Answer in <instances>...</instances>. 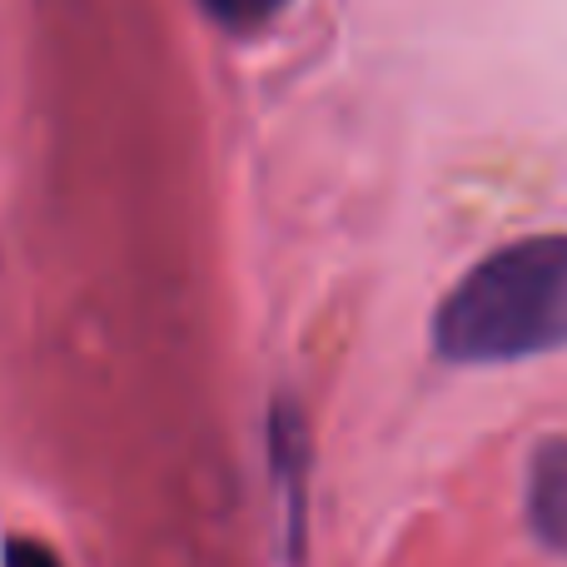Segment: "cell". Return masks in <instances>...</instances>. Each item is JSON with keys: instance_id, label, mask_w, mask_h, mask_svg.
<instances>
[{"instance_id": "cell-1", "label": "cell", "mask_w": 567, "mask_h": 567, "mask_svg": "<svg viewBox=\"0 0 567 567\" xmlns=\"http://www.w3.org/2000/svg\"><path fill=\"white\" fill-rule=\"evenodd\" d=\"M449 363H518L567 349V235L493 249L433 319Z\"/></svg>"}, {"instance_id": "cell-2", "label": "cell", "mask_w": 567, "mask_h": 567, "mask_svg": "<svg viewBox=\"0 0 567 567\" xmlns=\"http://www.w3.org/2000/svg\"><path fill=\"white\" fill-rule=\"evenodd\" d=\"M528 523L553 553H567V439H548L533 453Z\"/></svg>"}, {"instance_id": "cell-3", "label": "cell", "mask_w": 567, "mask_h": 567, "mask_svg": "<svg viewBox=\"0 0 567 567\" xmlns=\"http://www.w3.org/2000/svg\"><path fill=\"white\" fill-rule=\"evenodd\" d=\"M199 6H205V16L215 20V25L235 30V35H249V30L269 25L289 0H199Z\"/></svg>"}, {"instance_id": "cell-4", "label": "cell", "mask_w": 567, "mask_h": 567, "mask_svg": "<svg viewBox=\"0 0 567 567\" xmlns=\"http://www.w3.org/2000/svg\"><path fill=\"white\" fill-rule=\"evenodd\" d=\"M0 567H65V563H60L40 538H6Z\"/></svg>"}]
</instances>
